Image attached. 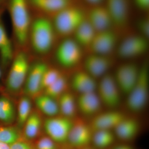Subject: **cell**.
<instances>
[{"mask_svg":"<svg viewBox=\"0 0 149 149\" xmlns=\"http://www.w3.org/2000/svg\"><path fill=\"white\" fill-rule=\"evenodd\" d=\"M86 16L81 9L71 4L51 17L58 36L63 38L72 36Z\"/></svg>","mask_w":149,"mask_h":149,"instance_id":"3","label":"cell"},{"mask_svg":"<svg viewBox=\"0 0 149 149\" xmlns=\"http://www.w3.org/2000/svg\"><path fill=\"white\" fill-rule=\"evenodd\" d=\"M42 125L40 114L37 112H32L24 125L25 137L29 140L35 139L40 132Z\"/></svg>","mask_w":149,"mask_h":149,"instance_id":"26","label":"cell"},{"mask_svg":"<svg viewBox=\"0 0 149 149\" xmlns=\"http://www.w3.org/2000/svg\"><path fill=\"white\" fill-rule=\"evenodd\" d=\"M76 100L77 109L84 116L93 118L102 112L103 105L96 91L80 94Z\"/></svg>","mask_w":149,"mask_h":149,"instance_id":"17","label":"cell"},{"mask_svg":"<svg viewBox=\"0 0 149 149\" xmlns=\"http://www.w3.org/2000/svg\"><path fill=\"white\" fill-rule=\"evenodd\" d=\"M126 117L127 116L121 112L111 110L101 112L92 118L89 124L93 132L99 130H112Z\"/></svg>","mask_w":149,"mask_h":149,"instance_id":"16","label":"cell"},{"mask_svg":"<svg viewBox=\"0 0 149 149\" xmlns=\"http://www.w3.org/2000/svg\"><path fill=\"white\" fill-rule=\"evenodd\" d=\"M140 67L134 63H126L118 67L113 77L121 93L128 95L136 84Z\"/></svg>","mask_w":149,"mask_h":149,"instance_id":"9","label":"cell"},{"mask_svg":"<svg viewBox=\"0 0 149 149\" xmlns=\"http://www.w3.org/2000/svg\"><path fill=\"white\" fill-rule=\"evenodd\" d=\"M93 132L88 123L81 119L74 120L68 135V142L73 148L80 149L90 146L92 142Z\"/></svg>","mask_w":149,"mask_h":149,"instance_id":"13","label":"cell"},{"mask_svg":"<svg viewBox=\"0 0 149 149\" xmlns=\"http://www.w3.org/2000/svg\"><path fill=\"white\" fill-rule=\"evenodd\" d=\"M32 103L29 97L24 96L19 100L17 111V121L19 126L23 127L31 114Z\"/></svg>","mask_w":149,"mask_h":149,"instance_id":"30","label":"cell"},{"mask_svg":"<svg viewBox=\"0 0 149 149\" xmlns=\"http://www.w3.org/2000/svg\"><path fill=\"white\" fill-rule=\"evenodd\" d=\"M14 47L3 24L0 21V56L4 65L8 64L12 61L15 52Z\"/></svg>","mask_w":149,"mask_h":149,"instance_id":"22","label":"cell"},{"mask_svg":"<svg viewBox=\"0 0 149 149\" xmlns=\"http://www.w3.org/2000/svg\"><path fill=\"white\" fill-rule=\"evenodd\" d=\"M148 47V39L140 35H131L118 46L117 54L120 58H133L144 54Z\"/></svg>","mask_w":149,"mask_h":149,"instance_id":"10","label":"cell"},{"mask_svg":"<svg viewBox=\"0 0 149 149\" xmlns=\"http://www.w3.org/2000/svg\"><path fill=\"white\" fill-rule=\"evenodd\" d=\"M136 27L140 35L148 39L149 37V20L147 17H143L138 19Z\"/></svg>","mask_w":149,"mask_h":149,"instance_id":"34","label":"cell"},{"mask_svg":"<svg viewBox=\"0 0 149 149\" xmlns=\"http://www.w3.org/2000/svg\"><path fill=\"white\" fill-rule=\"evenodd\" d=\"M30 55L27 49H17L12 61L6 80L9 91L17 92L24 86L30 66Z\"/></svg>","mask_w":149,"mask_h":149,"instance_id":"5","label":"cell"},{"mask_svg":"<svg viewBox=\"0 0 149 149\" xmlns=\"http://www.w3.org/2000/svg\"><path fill=\"white\" fill-rule=\"evenodd\" d=\"M10 149H32V148L29 143L19 140L10 145Z\"/></svg>","mask_w":149,"mask_h":149,"instance_id":"35","label":"cell"},{"mask_svg":"<svg viewBox=\"0 0 149 149\" xmlns=\"http://www.w3.org/2000/svg\"><path fill=\"white\" fill-rule=\"evenodd\" d=\"M96 32L86 17L74 32L72 38L82 48L89 47Z\"/></svg>","mask_w":149,"mask_h":149,"instance_id":"23","label":"cell"},{"mask_svg":"<svg viewBox=\"0 0 149 149\" xmlns=\"http://www.w3.org/2000/svg\"><path fill=\"white\" fill-rule=\"evenodd\" d=\"M96 93L102 105L111 110L119 106L121 92L113 74L107 73L101 77L97 83Z\"/></svg>","mask_w":149,"mask_h":149,"instance_id":"7","label":"cell"},{"mask_svg":"<svg viewBox=\"0 0 149 149\" xmlns=\"http://www.w3.org/2000/svg\"><path fill=\"white\" fill-rule=\"evenodd\" d=\"M0 149H10V146L0 142Z\"/></svg>","mask_w":149,"mask_h":149,"instance_id":"39","label":"cell"},{"mask_svg":"<svg viewBox=\"0 0 149 149\" xmlns=\"http://www.w3.org/2000/svg\"><path fill=\"white\" fill-rule=\"evenodd\" d=\"M9 10L15 50H27L28 32L32 17L28 0H9Z\"/></svg>","mask_w":149,"mask_h":149,"instance_id":"2","label":"cell"},{"mask_svg":"<svg viewBox=\"0 0 149 149\" xmlns=\"http://www.w3.org/2000/svg\"><path fill=\"white\" fill-rule=\"evenodd\" d=\"M29 5L39 14L51 17L71 5L70 0H28Z\"/></svg>","mask_w":149,"mask_h":149,"instance_id":"19","label":"cell"},{"mask_svg":"<svg viewBox=\"0 0 149 149\" xmlns=\"http://www.w3.org/2000/svg\"><path fill=\"white\" fill-rule=\"evenodd\" d=\"M140 123L132 118L125 117L114 129L115 136L122 141H131L140 131Z\"/></svg>","mask_w":149,"mask_h":149,"instance_id":"20","label":"cell"},{"mask_svg":"<svg viewBox=\"0 0 149 149\" xmlns=\"http://www.w3.org/2000/svg\"><path fill=\"white\" fill-rule=\"evenodd\" d=\"M37 149H57L56 143L49 136L42 137L36 143Z\"/></svg>","mask_w":149,"mask_h":149,"instance_id":"33","label":"cell"},{"mask_svg":"<svg viewBox=\"0 0 149 149\" xmlns=\"http://www.w3.org/2000/svg\"><path fill=\"white\" fill-rule=\"evenodd\" d=\"M117 36L111 29L96 32L89 48L93 54L108 55L117 45Z\"/></svg>","mask_w":149,"mask_h":149,"instance_id":"15","label":"cell"},{"mask_svg":"<svg viewBox=\"0 0 149 149\" xmlns=\"http://www.w3.org/2000/svg\"><path fill=\"white\" fill-rule=\"evenodd\" d=\"M96 80L85 70L79 71L72 76L71 85L73 90L80 94L95 92L97 86Z\"/></svg>","mask_w":149,"mask_h":149,"instance_id":"21","label":"cell"},{"mask_svg":"<svg viewBox=\"0 0 149 149\" xmlns=\"http://www.w3.org/2000/svg\"><path fill=\"white\" fill-rule=\"evenodd\" d=\"M105 6L109 13L113 26L118 29H124L130 18L129 0H106Z\"/></svg>","mask_w":149,"mask_h":149,"instance_id":"12","label":"cell"},{"mask_svg":"<svg viewBox=\"0 0 149 149\" xmlns=\"http://www.w3.org/2000/svg\"><path fill=\"white\" fill-rule=\"evenodd\" d=\"M19 132L12 127H0V142L8 145L20 140Z\"/></svg>","mask_w":149,"mask_h":149,"instance_id":"31","label":"cell"},{"mask_svg":"<svg viewBox=\"0 0 149 149\" xmlns=\"http://www.w3.org/2000/svg\"><path fill=\"white\" fill-rule=\"evenodd\" d=\"M80 149H93V148H91V146H86L84 147V148H80Z\"/></svg>","mask_w":149,"mask_h":149,"instance_id":"40","label":"cell"},{"mask_svg":"<svg viewBox=\"0 0 149 149\" xmlns=\"http://www.w3.org/2000/svg\"><path fill=\"white\" fill-rule=\"evenodd\" d=\"M74 120L62 116L48 118L44 123V128L48 136L56 143H62L68 141Z\"/></svg>","mask_w":149,"mask_h":149,"instance_id":"8","label":"cell"},{"mask_svg":"<svg viewBox=\"0 0 149 149\" xmlns=\"http://www.w3.org/2000/svg\"><path fill=\"white\" fill-rule=\"evenodd\" d=\"M1 69H0V77H1Z\"/></svg>","mask_w":149,"mask_h":149,"instance_id":"41","label":"cell"},{"mask_svg":"<svg viewBox=\"0 0 149 149\" xmlns=\"http://www.w3.org/2000/svg\"><path fill=\"white\" fill-rule=\"evenodd\" d=\"M35 104L42 112L49 117L56 116L59 113L58 104L55 99L45 94L37 96Z\"/></svg>","mask_w":149,"mask_h":149,"instance_id":"25","label":"cell"},{"mask_svg":"<svg viewBox=\"0 0 149 149\" xmlns=\"http://www.w3.org/2000/svg\"><path fill=\"white\" fill-rule=\"evenodd\" d=\"M149 94V65L146 61L140 67L138 80L127 95L125 103L127 109L134 113L143 111L148 104Z\"/></svg>","mask_w":149,"mask_h":149,"instance_id":"4","label":"cell"},{"mask_svg":"<svg viewBox=\"0 0 149 149\" xmlns=\"http://www.w3.org/2000/svg\"><path fill=\"white\" fill-rule=\"evenodd\" d=\"M15 111L13 103L5 97H0V120L10 123L15 119Z\"/></svg>","mask_w":149,"mask_h":149,"instance_id":"29","label":"cell"},{"mask_svg":"<svg viewBox=\"0 0 149 149\" xmlns=\"http://www.w3.org/2000/svg\"><path fill=\"white\" fill-rule=\"evenodd\" d=\"M88 3L94 5L95 6L100 5V4L104 0H86Z\"/></svg>","mask_w":149,"mask_h":149,"instance_id":"38","label":"cell"},{"mask_svg":"<svg viewBox=\"0 0 149 149\" xmlns=\"http://www.w3.org/2000/svg\"><path fill=\"white\" fill-rule=\"evenodd\" d=\"M59 112L63 116L72 119L77 114V100L72 93L66 91L58 98Z\"/></svg>","mask_w":149,"mask_h":149,"instance_id":"24","label":"cell"},{"mask_svg":"<svg viewBox=\"0 0 149 149\" xmlns=\"http://www.w3.org/2000/svg\"><path fill=\"white\" fill-rule=\"evenodd\" d=\"M30 63L27 77L24 82V91L30 97H37L42 91V81L43 74L49 66L42 59Z\"/></svg>","mask_w":149,"mask_h":149,"instance_id":"11","label":"cell"},{"mask_svg":"<svg viewBox=\"0 0 149 149\" xmlns=\"http://www.w3.org/2000/svg\"><path fill=\"white\" fill-rule=\"evenodd\" d=\"M134 1L136 6L141 10L149 9V0H134Z\"/></svg>","mask_w":149,"mask_h":149,"instance_id":"36","label":"cell"},{"mask_svg":"<svg viewBox=\"0 0 149 149\" xmlns=\"http://www.w3.org/2000/svg\"><path fill=\"white\" fill-rule=\"evenodd\" d=\"M114 63L113 60L108 55L93 53L84 60V70L95 79L101 78L108 73Z\"/></svg>","mask_w":149,"mask_h":149,"instance_id":"14","label":"cell"},{"mask_svg":"<svg viewBox=\"0 0 149 149\" xmlns=\"http://www.w3.org/2000/svg\"><path fill=\"white\" fill-rule=\"evenodd\" d=\"M82 48L72 37L63 38L54 48V58L63 67L72 68L79 64L83 58Z\"/></svg>","mask_w":149,"mask_h":149,"instance_id":"6","label":"cell"},{"mask_svg":"<svg viewBox=\"0 0 149 149\" xmlns=\"http://www.w3.org/2000/svg\"><path fill=\"white\" fill-rule=\"evenodd\" d=\"M68 86V80L63 74L54 83L46 88L45 94L55 99L58 98L65 92L67 91Z\"/></svg>","mask_w":149,"mask_h":149,"instance_id":"28","label":"cell"},{"mask_svg":"<svg viewBox=\"0 0 149 149\" xmlns=\"http://www.w3.org/2000/svg\"><path fill=\"white\" fill-rule=\"evenodd\" d=\"M112 149H134L132 147L126 144L118 145L114 147Z\"/></svg>","mask_w":149,"mask_h":149,"instance_id":"37","label":"cell"},{"mask_svg":"<svg viewBox=\"0 0 149 149\" xmlns=\"http://www.w3.org/2000/svg\"><path fill=\"white\" fill-rule=\"evenodd\" d=\"M86 17L97 32L111 29L113 26L110 16L105 6H95Z\"/></svg>","mask_w":149,"mask_h":149,"instance_id":"18","label":"cell"},{"mask_svg":"<svg viewBox=\"0 0 149 149\" xmlns=\"http://www.w3.org/2000/svg\"><path fill=\"white\" fill-rule=\"evenodd\" d=\"M63 74L57 68L48 66L43 74L42 81V90H45Z\"/></svg>","mask_w":149,"mask_h":149,"instance_id":"32","label":"cell"},{"mask_svg":"<svg viewBox=\"0 0 149 149\" xmlns=\"http://www.w3.org/2000/svg\"><path fill=\"white\" fill-rule=\"evenodd\" d=\"M115 136L111 130H97L93 133L92 143L98 148H106L113 144Z\"/></svg>","mask_w":149,"mask_h":149,"instance_id":"27","label":"cell"},{"mask_svg":"<svg viewBox=\"0 0 149 149\" xmlns=\"http://www.w3.org/2000/svg\"><path fill=\"white\" fill-rule=\"evenodd\" d=\"M57 37L51 17L39 14L32 17L28 32L27 51L37 58H45L53 51Z\"/></svg>","mask_w":149,"mask_h":149,"instance_id":"1","label":"cell"},{"mask_svg":"<svg viewBox=\"0 0 149 149\" xmlns=\"http://www.w3.org/2000/svg\"></svg>","mask_w":149,"mask_h":149,"instance_id":"42","label":"cell"}]
</instances>
